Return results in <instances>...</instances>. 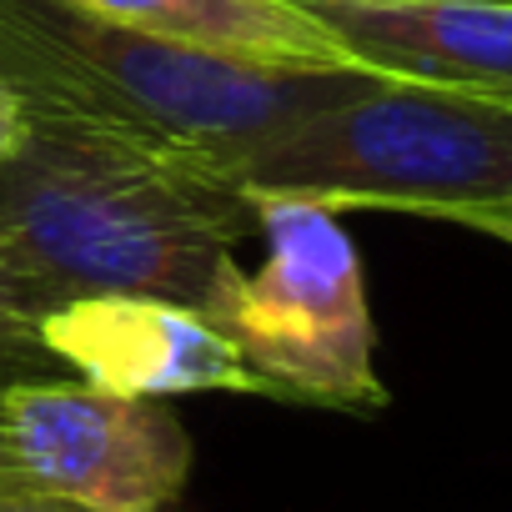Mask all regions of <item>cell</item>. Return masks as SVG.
Instances as JSON below:
<instances>
[{"label": "cell", "instance_id": "6da1fadb", "mask_svg": "<svg viewBox=\"0 0 512 512\" xmlns=\"http://www.w3.org/2000/svg\"><path fill=\"white\" fill-rule=\"evenodd\" d=\"M251 231L256 201L196 151L31 121L0 161V262L51 307L161 297L201 312Z\"/></svg>", "mask_w": 512, "mask_h": 512}, {"label": "cell", "instance_id": "7a4b0ae2", "mask_svg": "<svg viewBox=\"0 0 512 512\" xmlns=\"http://www.w3.org/2000/svg\"><path fill=\"white\" fill-rule=\"evenodd\" d=\"M382 71L256 66L106 21L71 0H0V86L31 121L121 131L196 151L216 171L231 151L337 106Z\"/></svg>", "mask_w": 512, "mask_h": 512}, {"label": "cell", "instance_id": "3957f363", "mask_svg": "<svg viewBox=\"0 0 512 512\" xmlns=\"http://www.w3.org/2000/svg\"><path fill=\"white\" fill-rule=\"evenodd\" d=\"M221 176L246 196L432 216L512 191V106L377 76L357 96L231 151Z\"/></svg>", "mask_w": 512, "mask_h": 512}, {"label": "cell", "instance_id": "277c9868", "mask_svg": "<svg viewBox=\"0 0 512 512\" xmlns=\"http://www.w3.org/2000/svg\"><path fill=\"white\" fill-rule=\"evenodd\" d=\"M267 256L231 272L201 317L236 347L246 372L277 402L382 412L387 387L372 367V307L362 256L332 206L251 196Z\"/></svg>", "mask_w": 512, "mask_h": 512}, {"label": "cell", "instance_id": "5b68a950", "mask_svg": "<svg viewBox=\"0 0 512 512\" xmlns=\"http://www.w3.org/2000/svg\"><path fill=\"white\" fill-rule=\"evenodd\" d=\"M0 427L21 482L96 512H161L191 477V437L166 402L81 377L11 382Z\"/></svg>", "mask_w": 512, "mask_h": 512}, {"label": "cell", "instance_id": "8992f818", "mask_svg": "<svg viewBox=\"0 0 512 512\" xmlns=\"http://www.w3.org/2000/svg\"><path fill=\"white\" fill-rule=\"evenodd\" d=\"M51 357L116 397H186V392H256L267 387L246 372L236 347L181 302L161 297H81L41 322Z\"/></svg>", "mask_w": 512, "mask_h": 512}, {"label": "cell", "instance_id": "52a82bcc", "mask_svg": "<svg viewBox=\"0 0 512 512\" xmlns=\"http://www.w3.org/2000/svg\"><path fill=\"white\" fill-rule=\"evenodd\" d=\"M307 16L367 71L512 106V0H387Z\"/></svg>", "mask_w": 512, "mask_h": 512}, {"label": "cell", "instance_id": "ba28073f", "mask_svg": "<svg viewBox=\"0 0 512 512\" xmlns=\"http://www.w3.org/2000/svg\"><path fill=\"white\" fill-rule=\"evenodd\" d=\"M131 31L181 41L196 51L256 61V66H297V71H352L357 61L337 36L287 6V0H71Z\"/></svg>", "mask_w": 512, "mask_h": 512}, {"label": "cell", "instance_id": "9c48e42d", "mask_svg": "<svg viewBox=\"0 0 512 512\" xmlns=\"http://www.w3.org/2000/svg\"><path fill=\"white\" fill-rule=\"evenodd\" d=\"M51 312L56 307L26 277H16L6 262H0V372H11L21 382H31V377H71L51 357V347L41 342V322Z\"/></svg>", "mask_w": 512, "mask_h": 512}, {"label": "cell", "instance_id": "30bf717a", "mask_svg": "<svg viewBox=\"0 0 512 512\" xmlns=\"http://www.w3.org/2000/svg\"><path fill=\"white\" fill-rule=\"evenodd\" d=\"M432 221H457V226L487 231V236H497V241L512 246V191H507V196H487V201H452V206H437Z\"/></svg>", "mask_w": 512, "mask_h": 512}, {"label": "cell", "instance_id": "8fae6325", "mask_svg": "<svg viewBox=\"0 0 512 512\" xmlns=\"http://www.w3.org/2000/svg\"><path fill=\"white\" fill-rule=\"evenodd\" d=\"M0 512H96V507L56 497V492H41L31 482H6L0 487Z\"/></svg>", "mask_w": 512, "mask_h": 512}, {"label": "cell", "instance_id": "7c38bea8", "mask_svg": "<svg viewBox=\"0 0 512 512\" xmlns=\"http://www.w3.org/2000/svg\"><path fill=\"white\" fill-rule=\"evenodd\" d=\"M31 136V116H26V106L0 86V161H11L16 151H21V141Z\"/></svg>", "mask_w": 512, "mask_h": 512}, {"label": "cell", "instance_id": "4fadbf2b", "mask_svg": "<svg viewBox=\"0 0 512 512\" xmlns=\"http://www.w3.org/2000/svg\"><path fill=\"white\" fill-rule=\"evenodd\" d=\"M297 11H317V6H387V0H287Z\"/></svg>", "mask_w": 512, "mask_h": 512}]
</instances>
